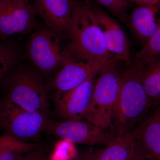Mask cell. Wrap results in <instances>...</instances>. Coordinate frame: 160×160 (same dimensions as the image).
<instances>
[{
    "label": "cell",
    "instance_id": "22",
    "mask_svg": "<svg viewBox=\"0 0 160 160\" xmlns=\"http://www.w3.org/2000/svg\"><path fill=\"white\" fill-rule=\"evenodd\" d=\"M20 160H46L42 150L39 147L25 155Z\"/></svg>",
    "mask_w": 160,
    "mask_h": 160
},
{
    "label": "cell",
    "instance_id": "16",
    "mask_svg": "<svg viewBox=\"0 0 160 160\" xmlns=\"http://www.w3.org/2000/svg\"><path fill=\"white\" fill-rule=\"evenodd\" d=\"M24 57V50L15 40L11 38L0 40V85L22 63Z\"/></svg>",
    "mask_w": 160,
    "mask_h": 160
},
{
    "label": "cell",
    "instance_id": "8",
    "mask_svg": "<svg viewBox=\"0 0 160 160\" xmlns=\"http://www.w3.org/2000/svg\"><path fill=\"white\" fill-rule=\"evenodd\" d=\"M37 17L30 3L0 0V40L30 33L37 28Z\"/></svg>",
    "mask_w": 160,
    "mask_h": 160
},
{
    "label": "cell",
    "instance_id": "25",
    "mask_svg": "<svg viewBox=\"0 0 160 160\" xmlns=\"http://www.w3.org/2000/svg\"><path fill=\"white\" fill-rule=\"evenodd\" d=\"M13 1L17 2H19L29 3V0H13Z\"/></svg>",
    "mask_w": 160,
    "mask_h": 160
},
{
    "label": "cell",
    "instance_id": "1",
    "mask_svg": "<svg viewBox=\"0 0 160 160\" xmlns=\"http://www.w3.org/2000/svg\"><path fill=\"white\" fill-rule=\"evenodd\" d=\"M66 38L69 40L67 47L72 59L105 62L113 58L107 49L91 2L88 0L84 2L74 0Z\"/></svg>",
    "mask_w": 160,
    "mask_h": 160
},
{
    "label": "cell",
    "instance_id": "14",
    "mask_svg": "<svg viewBox=\"0 0 160 160\" xmlns=\"http://www.w3.org/2000/svg\"><path fill=\"white\" fill-rule=\"evenodd\" d=\"M160 10L156 6H138L128 16L127 23L132 34L143 45L156 31V15Z\"/></svg>",
    "mask_w": 160,
    "mask_h": 160
},
{
    "label": "cell",
    "instance_id": "11",
    "mask_svg": "<svg viewBox=\"0 0 160 160\" xmlns=\"http://www.w3.org/2000/svg\"><path fill=\"white\" fill-rule=\"evenodd\" d=\"M91 6L110 54L118 61L134 67L128 38L119 24L95 4L91 2Z\"/></svg>",
    "mask_w": 160,
    "mask_h": 160
},
{
    "label": "cell",
    "instance_id": "19",
    "mask_svg": "<svg viewBox=\"0 0 160 160\" xmlns=\"http://www.w3.org/2000/svg\"><path fill=\"white\" fill-rule=\"evenodd\" d=\"M156 31L136 54L134 67L142 68L160 56V11Z\"/></svg>",
    "mask_w": 160,
    "mask_h": 160
},
{
    "label": "cell",
    "instance_id": "17",
    "mask_svg": "<svg viewBox=\"0 0 160 160\" xmlns=\"http://www.w3.org/2000/svg\"><path fill=\"white\" fill-rule=\"evenodd\" d=\"M139 69L146 93L153 104L160 105V56Z\"/></svg>",
    "mask_w": 160,
    "mask_h": 160
},
{
    "label": "cell",
    "instance_id": "6",
    "mask_svg": "<svg viewBox=\"0 0 160 160\" xmlns=\"http://www.w3.org/2000/svg\"><path fill=\"white\" fill-rule=\"evenodd\" d=\"M51 120L3 98L0 100V131L3 135L22 142L32 140L47 131Z\"/></svg>",
    "mask_w": 160,
    "mask_h": 160
},
{
    "label": "cell",
    "instance_id": "4",
    "mask_svg": "<svg viewBox=\"0 0 160 160\" xmlns=\"http://www.w3.org/2000/svg\"><path fill=\"white\" fill-rule=\"evenodd\" d=\"M118 62L112 58L101 70L95 82L89 107L83 118V120L106 130L111 128L121 88Z\"/></svg>",
    "mask_w": 160,
    "mask_h": 160
},
{
    "label": "cell",
    "instance_id": "24",
    "mask_svg": "<svg viewBox=\"0 0 160 160\" xmlns=\"http://www.w3.org/2000/svg\"><path fill=\"white\" fill-rule=\"evenodd\" d=\"M145 159L139 153L136 149L135 153L130 160H145Z\"/></svg>",
    "mask_w": 160,
    "mask_h": 160
},
{
    "label": "cell",
    "instance_id": "15",
    "mask_svg": "<svg viewBox=\"0 0 160 160\" xmlns=\"http://www.w3.org/2000/svg\"><path fill=\"white\" fill-rule=\"evenodd\" d=\"M137 130L115 138L105 148L89 155L86 160H130L136 152Z\"/></svg>",
    "mask_w": 160,
    "mask_h": 160
},
{
    "label": "cell",
    "instance_id": "5",
    "mask_svg": "<svg viewBox=\"0 0 160 160\" xmlns=\"http://www.w3.org/2000/svg\"><path fill=\"white\" fill-rule=\"evenodd\" d=\"M65 38L46 26L36 29L29 38L26 49L29 62L44 77L55 73L71 59Z\"/></svg>",
    "mask_w": 160,
    "mask_h": 160
},
{
    "label": "cell",
    "instance_id": "18",
    "mask_svg": "<svg viewBox=\"0 0 160 160\" xmlns=\"http://www.w3.org/2000/svg\"><path fill=\"white\" fill-rule=\"evenodd\" d=\"M39 147L3 135L0 136V160H20L25 155Z\"/></svg>",
    "mask_w": 160,
    "mask_h": 160
},
{
    "label": "cell",
    "instance_id": "23",
    "mask_svg": "<svg viewBox=\"0 0 160 160\" xmlns=\"http://www.w3.org/2000/svg\"><path fill=\"white\" fill-rule=\"evenodd\" d=\"M138 6H156L160 8V0H128Z\"/></svg>",
    "mask_w": 160,
    "mask_h": 160
},
{
    "label": "cell",
    "instance_id": "20",
    "mask_svg": "<svg viewBox=\"0 0 160 160\" xmlns=\"http://www.w3.org/2000/svg\"><path fill=\"white\" fill-rule=\"evenodd\" d=\"M110 13L123 23H127L129 2L128 0H96Z\"/></svg>",
    "mask_w": 160,
    "mask_h": 160
},
{
    "label": "cell",
    "instance_id": "9",
    "mask_svg": "<svg viewBox=\"0 0 160 160\" xmlns=\"http://www.w3.org/2000/svg\"><path fill=\"white\" fill-rule=\"evenodd\" d=\"M107 62H92L71 59L46 83L47 89L49 92H66L74 89L99 74Z\"/></svg>",
    "mask_w": 160,
    "mask_h": 160
},
{
    "label": "cell",
    "instance_id": "13",
    "mask_svg": "<svg viewBox=\"0 0 160 160\" xmlns=\"http://www.w3.org/2000/svg\"><path fill=\"white\" fill-rule=\"evenodd\" d=\"M136 128L138 151L145 159L160 160V105Z\"/></svg>",
    "mask_w": 160,
    "mask_h": 160
},
{
    "label": "cell",
    "instance_id": "12",
    "mask_svg": "<svg viewBox=\"0 0 160 160\" xmlns=\"http://www.w3.org/2000/svg\"><path fill=\"white\" fill-rule=\"evenodd\" d=\"M74 0H32L31 5L46 26L66 38Z\"/></svg>",
    "mask_w": 160,
    "mask_h": 160
},
{
    "label": "cell",
    "instance_id": "26",
    "mask_svg": "<svg viewBox=\"0 0 160 160\" xmlns=\"http://www.w3.org/2000/svg\"><path fill=\"white\" fill-rule=\"evenodd\" d=\"M48 160H51L50 159H49ZM70 160H84V159L83 158H82L80 157H79L78 156V157H77L76 158H74Z\"/></svg>",
    "mask_w": 160,
    "mask_h": 160
},
{
    "label": "cell",
    "instance_id": "10",
    "mask_svg": "<svg viewBox=\"0 0 160 160\" xmlns=\"http://www.w3.org/2000/svg\"><path fill=\"white\" fill-rule=\"evenodd\" d=\"M95 78H90L79 86L66 92L55 91L53 102L58 115L64 121H78L89 107Z\"/></svg>",
    "mask_w": 160,
    "mask_h": 160
},
{
    "label": "cell",
    "instance_id": "21",
    "mask_svg": "<svg viewBox=\"0 0 160 160\" xmlns=\"http://www.w3.org/2000/svg\"><path fill=\"white\" fill-rule=\"evenodd\" d=\"M74 144L62 140L56 146L49 159L51 160H70L78 156Z\"/></svg>",
    "mask_w": 160,
    "mask_h": 160
},
{
    "label": "cell",
    "instance_id": "7",
    "mask_svg": "<svg viewBox=\"0 0 160 160\" xmlns=\"http://www.w3.org/2000/svg\"><path fill=\"white\" fill-rule=\"evenodd\" d=\"M47 132L73 144L107 146L115 139L111 132L83 119L62 122L51 120Z\"/></svg>",
    "mask_w": 160,
    "mask_h": 160
},
{
    "label": "cell",
    "instance_id": "3",
    "mask_svg": "<svg viewBox=\"0 0 160 160\" xmlns=\"http://www.w3.org/2000/svg\"><path fill=\"white\" fill-rule=\"evenodd\" d=\"M44 78L29 62L21 63L0 85L2 98L27 111L48 117L49 91Z\"/></svg>",
    "mask_w": 160,
    "mask_h": 160
},
{
    "label": "cell",
    "instance_id": "2",
    "mask_svg": "<svg viewBox=\"0 0 160 160\" xmlns=\"http://www.w3.org/2000/svg\"><path fill=\"white\" fill-rule=\"evenodd\" d=\"M120 73L121 88L111 127L115 138L133 130L154 105L143 86L139 68L129 67Z\"/></svg>",
    "mask_w": 160,
    "mask_h": 160
}]
</instances>
